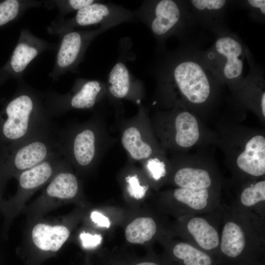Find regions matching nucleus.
<instances>
[{
  "label": "nucleus",
  "mask_w": 265,
  "mask_h": 265,
  "mask_svg": "<svg viewBox=\"0 0 265 265\" xmlns=\"http://www.w3.org/2000/svg\"><path fill=\"white\" fill-rule=\"evenodd\" d=\"M121 142L124 149L134 159H146L152 153L151 147L142 140L139 131L135 127H130L124 131Z\"/></svg>",
  "instance_id": "17"
},
{
  "label": "nucleus",
  "mask_w": 265,
  "mask_h": 265,
  "mask_svg": "<svg viewBox=\"0 0 265 265\" xmlns=\"http://www.w3.org/2000/svg\"><path fill=\"white\" fill-rule=\"evenodd\" d=\"M163 87L177 89L188 101L201 104L209 98L211 86L207 73L196 61L172 57L155 69Z\"/></svg>",
  "instance_id": "1"
},
{
  "label": "nucleus",
  "mask_w": 265,
  "mask_h": 265,
  "mask_svg": "<svg viewBox=\"0 0 265 265\" xmlns=\"http://www.w3.org/2000/svg\"><path fill=\"white\" fill-rule=\"evenodd\" d=\"M173 254L184 265H212L210 256L191 245L181 242L175 245Z\"/></svg>",
  "instance_id": "19"
},
{
  "label": "nucleus",
  "mask_w": 265,
  "mask_h": 265,
  "mask_svg": "<svg viewBox=\"0 0 265 265\" xmlns=\"http://www.w3.org/2000/svg\"><path fill=\"white\" fill-rule=\"evenodd\" d=\"M19 4L16 0H6L0 3V26L13 20L19 11Z\"/></svg>",
  "instance_id": "23"
},
{
  "label": "nucleus",
  "mask_w": 265,
  "mask_h": 265,
  "mask_svg": "<svg viewBox=\"0 0 265 265\" xmlns=\"http://www.w3.org/2000/svg\"><path fill=\"white\" fill-rule=\"evenodd\" d=\"M147 167L152 177L156 180L160 179L165 174V166L164 162L157 158L148 160Z\"/></svg>",
  "instance_id": "25"
},
{
  "label": "nucleus",
  "mask_w": 265,
  "mask_h": 265,
  "mask_svg": "<svg viewBox=\"0 0 265 265\" xmlns=\"http://www.w3.org/2000/svg\"><path fill=\"white\" fill-rule=\"evenodd\" d=\"M175 141L183 148H188L198 140L200 132L196 118L187 111L179 113L175 121Z\"/></svg>",
  "instance_id": "11"
},
{
  "label": "nucleus",
  "mask_w": 265,
  "mask_h": 265,
  "mask_svg": "<svg viewBox=\"0 0 265 265\" xmlns=\"http://www.w3.org/2000/svg\"><path fill=\"white\" fill-rule=\"evenodd\" d=\"M76 23L85 26L101 24L110 27L126 22H137L133 10L111 2H94L78 11Z\"/></svg>",
  "instance_id": "6"
},
{
  "label": "nucleus",
  "mask_w": 265,
  "mask_h": 265,
  "mask_svg": "<svg viewBox=\"0 0 265 265\" xmlns=\"http://www.w3.org/2000/svg\"><path fill=\"white\" fill-rule=\"evenodd\" d=\"M249 4L252 7L260 10V12L264 15L265 14V0H249Z\"/></svg>",
  "instance_id": "30"
},
{
  "label": "nucleus",
  "mask_w": 265,
  "mask_h": 265,
  "mask_svg": "<svg viewBox=\"0 0 265 265\" xmlns=\"http://www.w3.org/2000/svg\"><path fill=\"white\" fill-rule=\"evenodd\" d=\"M82 246L86 249L92 248L99 245L102 240V236L98 234H92L82 232L80 235Z\"/></svg>",
  "instance_id": "27"
},
{
  "label": "nucleus",
  "mask_w": 265,
  "mask_h": 265,
  "mask_svg": "<svg viewBox=\"0 0 265 265\" xmlns=\"http://www.w3.org/2000/svg\"><path fill=\"white\" fill-rule=\"evenodd\" d=\"M126 179L128 185V191L132 197L140 199L145 195L147 188L140 184L136 175L128 176Z\"/></svg>",
  "instance_id": "24"
},
{
  "label": "nucleus",
  "mask_w": 265,
  "mask_h": 265,
  "mask_svg": "<svg viewBox=\"0 0 265 265\" xmlns=\"http://www.w3.org/2000/svg\"><path fill=\"white\" fill-rule=\"evenodd\" d=\"M187 228L197 244L206 250L217 247L219 244V238L216 230L205 219L195 217L187 223Z\"/></svg>",
  "instance_id": "12"
},
{
  "label": "nucleus",
  "mask_w": 265,
  "mask_h": 265,
  "mask_svg": "<svg viewBox=\"0 0 265 265\" xmlns=\"http://www.w3.org/2000/svg\"><path fill=\"white\" fill-rule=\"evenodd\" d=\"M176 184L181 188H207L212 184L207 171L190 167L179 169L174 177Z\"/></svg>",
  "instance_id": "16"
},
{
  "label": "nucleus",
  "mask_w": 265,
  "mask_h": 265,
  "mask_svg": "<svg viewBox=\"0 0 265 265\" xmlns=\"http://www.w3.org/2000/svg\"><path fill=\"white\" fill-rule=\"evenodd\" d=\"M69 165L57 150L47 159L16 175L18 189L16 196L18 208L22 209L28 198L48 184L60 170Z\"/></svg>",
  "instance_id": "4"
},
{
  "label": "nucleus",
  "mask_w": 265,
  "mask_h": 265,
  "mask_svg": "<svg viewBox=\"0 0 265 265\" xmlns=\"http://www.w3.org/2000/svg\"><path fill=\"white\" fill-rule=\"evenodd\" d=\"M135 265H159L158 264L151 262H143L138 263Z\"/></svg>",
  "instance_id": "32"
},
{
  "label": "nucleus",
  "mask_w": 265,
  "mask_h": 265,
  "mask_svg": "<svg viewBox=\"0 0 265 265\" xmlns=\"http://www.w3.org/2000/svg\"><path fill=\"white\" fill-rule=\"evenodd\" d=\"M70 235V231L65 225L40 222L32 226L30 238L32 243L37 249L55 252L62 247Z\"/></svg>",
  "instance_id": "7"
},
{
  "label": "nucleus",
  "mask_w": 265,
  "mask_h": 265,
  "mask_svg": "<svg viewBox=\"0 0 265 265\" xmlns=\"http://www.w3.org/2000/svg\"><path fill=\"white\" fill-rule=\"evenodd\" d=\"M157 232V225L151 217L142 216L135 218L126 226V240L133 244H142L150 240Z\"/></svg>",
  "instance_id": "14"
},
{
  "label": "nucleus",
  "mask_w": 265,
  "mask_h": 265,
  "mask_svg": "<svg viewBox=\"0 0 265 265\" xmlns=\"http://www.w3.org/2000/svg\"><path fill=\"white\" fill-rule=\"evenodd\" d=\"M245 244L244 234L241 227L234 222H228L223 227L220 249L230 258H236L243 252Z\"/></svg>",
  "instance_id": "13"
},
{
  "label": "nucleus",
  "mask_w": 265,
  "mask_h": 265,
  "mask_svg": "<svg viewBox=\"0 0 265 265\" xmlns=\"http://www.w3.org/2000/svg\"><path fill=\"white\" fill-rule=\"evenodd\" d=\"M133 12L137 22L146 25L160 41L175 30L182 15L180 6L173 0H145Z\"/></svg>",
  "instance_id": "3"
},
{
  "label": "nucleus",
  "mask_w": 265,
  "mask_h": 265,
  "mask_svg": "<svg viewBox=\"0 0 265 265\" xmlns=\"http://www.w3.org/2000/svg\"><path fill=\"white\" fill-rule=\"evenodd\" d=\"M79 191L78 179L68 165L59 171L47 184L31 209L41 213L54 205L73 199Z\"/></svg>",
  "instance_id": "5"
},
{
  "label": "nucleus",
  "mask_w": 265,
  "mask_h": 265,
  "mask_svg": "<svg viewBox=\"0 0 265 265\" xmlns=\"http://www.w3.org/2000/svg\"><path fill=\"white\" fill-rule=\"evenodd\" d=\"M238 168L253 176H261L265 173V138L257 135L246 143L244 151L237 159Z\"/></svg>",
  "instance_id": "8"
},
{
  "label": "nucleus",
  "mask_w": 265,
  "mask_h": 265,
  "mask_svg": "<svg viewBox=\"0 0 265 265\" xmlns=\"http://www.w3.org/2000/svg\"><path fill=\"white\" fill-rule=\"evenodd\" d=\"M90 217L92 221L99 226L109 228L110 225L109 218L99 212H92Z\"/></svg>",
  "instance_id": "28"
},
{
  "label": "nucleus",
  "mask_w": 265,
  "mask_h": 265,
  "mask_svg": "<svg viewBox=\"0 0 265 265\" xmlns=\"http://www.w3.org/2000/svg\"><path fill=\"white\" fill-rule=\"evenodd\" d=\"M37 51L24 43L19 44L15 49L10 61L13 70L17 73L23 71L37 55Z\"/></svg>",
  "instance_id": "21"
},
{
  "label": "nucleus",
  "mask_w": 265,
  "mask_h": 265,
  "mask_svg": "<svg viewBox=\"0 0 265 265\" xmlns=\"http://www.w3.org/2000/svg\"><path fill=\"white\" fill-rule=\"evenodd\" d=\"M261 107L262 114L264 117H265V93L264 92L262 95L261 100Z\"/></svg>",
  "instance_id": "31"
},
{
  "label": "nucleus",
  "mask_w": 265,
  "mask_h": 265,
  "mask_svg": "<svg viewBox=\"0 0 265 265\" xmlns=\"http://www.w3.org/2000/svg\"><path fill=\"white\" fill-rule=\"evenodd\" d=\"M103 84L97 80H88L84 83L70 100V106L76 109L93 107L102 91Z\"/></svg>",
  "instance_id": "18"
},
{
  "label": "nucleus",
  "mask_w": 265,
  "mask_h": 265,
  "mask_svg": "<svg viewBox=\"0 0 265 265\" xmlns=\"http://www.w3.org/2000/svg\"><path fill=\"white\" fill-rule=\"evenodd\" d=\"M36 108L33 99L26 94L15 97L6 106L1 133L12 142L11 148L52 124L46 115Z\"/></svg>",
  "instance_id": "2"
},
{
  "label": "nucleus",
  "mask_w": 265,
  "mask_h": 265,
  "mask_svg": "<svg viewBox=\"0 0 265 265\" xmlns=\"http://www.w3.org/2000/svg\"><path fill=\"white\" fill-rule=\"evenodd\" d=\"M83 45V38L80 33L71 32L63 37L57 57L58 65L65 68L77 61Z\"/></svg>",
  "instance_id": "15"
},
{
  "label": "nucleus",
  "mask_w": 265,
  "mask_h": 265,
  "mask_svg": "<svg viewBox=\"0 0 265 265\" xmlns=\"http://www.w3.org/2000/svg\"><path fill=\"white\" fill-rule=\"evenodd\" d=\"M226 2V0H192L191 1L193 6L200 10H218L224 7Z\"/></svg>",
  "instance_id": "26"
},
{
  "label": "nucleus",
  "mask_w": 265,
  "mask_h": 265,
  "mask_svg": "<svg viewBox=\"0 0 265 265\" xmlns=\"http://www.w3.org/2000/svg\"><path fill=\"white\" fill-rule=\"evenodd\" d=\"M134 77L124 62H117L107 76V86L109 93L116 99L126 98L133 84L139 81Z\"/></svg>",
  "instance_id": "10"
},
{
  "label": "nucleus",
  "mask_w": 265,
  "mask_h": 265,
  "mask_svg": "<svg viewBox=\"0 0 265 265\" xmlns=\"http://www.w3.org/2000/svg\"><path fill=\"white\" fill-rule=\"evenodd\" d=\"M94 1L93 0H70L68 3L73 9L79 11Z\"/></svg>",
  "instance_id": "29"
},
{
  "label": "nucleus",
  "mask_w": 265,
  "mask_h": 265,
  "mask_svg": "<svg viewBox=\"0 0 265 265\" xmlns=\"http://www.w3.org/2000/svg\"><path fill=\"white\" fill-rule=\"evenodd\" d=\"M173 194L176 200L194 210H200L204 209L208 204V188L180 187L174 190Z\"/></svg>",
  "instance_id": "20"
},
{
  "label": "nucleus",
  "mask_w": 265,
  "mask_h": 265,
  "mask_svg": "<svg viewBox=\"0 0 265 265\" xmlns=\"http://www.w3.org/2000/svg\"><path fill=\"white\" fill-rule=\"evenodd\" d=\"M216 52L224 57L223 72L225 77L230 80L239 78L243 70V61L241 59L243 49L240 43L230 36L219 38L215 44Z\"/></svg>",
  "instance_id": "9"
},
{
  "label": "nucleus",
  "mask_w": 265,
  "mask_h": 265,
  "mask_svg": "<svg viewBox=\"0 0 265 265\" xmlns=\"http://www.w3.org/2000/svg\"><path fill=\"white\" fill-rule=\"evenodd\" d=\"M265 200V181H262L245 188L241 193L240 201L247 207H251Z\"/></svg>",
  "instance_id": "22"
}]
</instances>
